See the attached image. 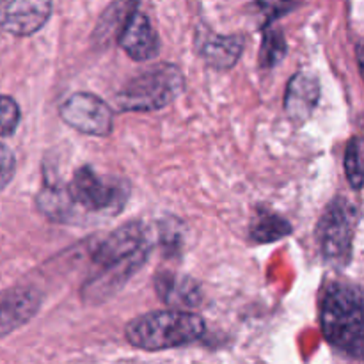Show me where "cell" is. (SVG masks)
<instances>
[{"mask_svg": "<svg viewBox=\"0 0 364 364\" xmlns=\"http://www.w3.org/2000/svg\"><path fill=\"white\" fill-rule=\"evenodd\" d=\"M137 4V0H116L112 6L107 9L105 16L100 21L98 31H116V28H123V25L127 23L128 18L134 13V7Z\"/></svg>", "mask_w": 364, "mask_h": 364, "instance_id": "obj_17", "label": "cell"}, {"mask_svg": "<svg viewBox=\"0 0 364 364\" xmlns=\"http://www.w3.org/2000/svg\"><path fill=\"white\" fill-rule=\"evenodd\" d=\"M181 224L180 220H173V223H160V242H162L164 247L167 249H180L181 242Z\"/></svg>", "mask_w": 364, "mask_h": 364, "instance_id": "obj_21", "label": "cell"}, {"mask_svg": "<svg viewBox=\"0 0 364 364\" xmlns=\"http://www.w3.org/2000/svg\"><path fill=\"white\" fill-rule=\"evenodd\" d=\"M320 326L326 341L348 358H363V294L348 283H334L322 299Z\"/></svg>", "mask_w": 364, "mask_h": 364, "instance_id": "obj_3", "label": "cell"}, {"mask_svg": "<svg viewBox=\"0 0 364 364\" xmlns=\"http://www.w3.org/2000/svg\"><path fill=\"white\" fill-rule=\"evenodd\" d=\"M60 119L73 130L95 137H109L114 127V112L100 96L75 92L59 109Z\"/></svg>", "mask_w": 364, "mask_h": 364, "instance_id": "obj_7", "label": "cell"}, {"mask_svg": "<svg viewBox=\"0 0 364 364\" xmlns=\"http://www.w3.org/2000/svg\"><path fill=\"white\" fill-rule=\"evenodd\" d=\"M151 251L149 230L141 220H130L109 233L92 252L95 272L82 287L85 304H102L117 294L146 263Z\"/></svg>", "mask_w": 364, "mask_h": 364, "instance_id": "obj_2", "label": "cell"}, {"mask_svg": "<svg viewBox=\"0 0 364 364\" xmlns=\"http://www.w3.org/2000/svg\"><path fill=\"white\" fill-rule=\"evenodd\" d=\"M297 4L299 0H256V7H258L259 13L265 18V27L267 25H272L277 18L294 11Z\"/></svg>", "mask_w": 364, "mask_h": 364, "instance_id": "obj_19", "label": "cell"}, {"mask_svg": "<svg viewBox=\"0 0 364 364\" xmlns=\"http://www.w3.org/2000/svg\"><path fill=\"white\" fill-rule=\"evenodd\" d=\"M205 320L192 311L164 309L128 322L124 336L132 347L144 352L171 350L194 343L205 334Z\"/></svg>", "mask_w": 364, "mask_h": 364, "instance_id": "obj_4", "label": "cell"}, {"mask_svg": "<svg viewBox=\"0 0 364 364\" xmlns=\"http://www.w3.org/2000/svg\"><path fill=\"white\" fill-rule=\"evenodd\" d=\"M20 107L11 96L0 95V137H9L20 124Z\"/></svg>", "mask_w": 364, "mask_h": 364, "instance_id": "obj_18", "label": "cell"}, {"mask_svg": "<svg viewBox=\"0 0 364 364\" xmlns=\"http://www.w3.org/2000/svg\"><path fill=\"white\" fill-rule=\"evenodd\" d=\"M320 100L318 77L311 71H299L290 78L284 96V110L295 124H302L311 117Z\"/></svg>", "mask_w": 364, "mask_h": 364, "instance_id": "obj_10", "label": "cell"}, {"mask_svg": "<svg viewBox=\"0 0 364 364\" xmlns=\"http://www.w3.org/2000/svg\"><path fill=\"white\" fill-rule=\"evenodd\" d=\"M290 233L291 224L287 219L277 215V213L267 212V210L259 212V215L252 220L251 230H249L251 240L256 242V244H270V242L288 237Z\"/></svg>", "mask_w": 364, "mask_h": 364, "instance_id": "obj_14", "label": "cell"}, {"mask_svg": "<svg viewBox=\"0 0 364 364\" xmlns=\"http://www.w3.org/2000/svg\"><path fill=\"white\" fill-rule=\"evenodd\" d=\"M345 173L347 180L354 191H361L363 187V151L361 139L354 137L347 146L345 153Z\"/></svg>", "mask_w": 364, "mask_h": 364, "instance_id": "obj_16", "label": "cell"}, {"mask_svg": "<svg viewBox=\"0 0 364 364\" xmlns=\"http://www.w3.org/2000/svg\"><path fill=\"white\" fill-rule=\"evenodd\" d=\"M16 173V159L11 148L0 142V191L11 183Z\"/></svg>", "mask_w": 364, "mask_h": 364, "instance_id": "obj_20", "label": "cell"}, {"mask_svg": "<svg viewBox=\"0 0 364 364\" xmlns=\"http://www.w3.org/2000/svg\"><path fill=\"white\" fill-rule=\"evenodd\" d=\"M358 206L347 198H334L323 210L316 228V242L323 262L336 269H343L352 259V244L358 230Z\"/></svg>", "mask_w": 364, "mask_h": 364, "instance_id": "obj_6", "label": "cell"}, {"mask_svg": "<svg viewBox=\"0 0 364 364\" xmlns=\"http://www.w3.org/2000/svg\"><path fill=\"white\" fill-rule=\"evenodd\" d=\"M284 55H287V41H284L283 32L267 25L262 48H259V64L262 68H274L284 59Z\"/></svg>", "mask_w": 364, "mask_h": 364, "instance_id": "obj_15", "label": "cell"}, {"mask_svg": "<svg viewBox=\"0 0 364 364\" xmlns=\"http://www.w3.org/2000/svg\"><path fill=\"white\" fill-rule=\"evenodd\" d=\"M130 198V185L121 178L102 176L91 166H82L66 187L43 188L38 206L55 223H82L98 217H116Z\"/></svg>", "mask_w": 364, "mask_h": 364, "instance_id": "obj_1", "label": "cell"}, {"mask_svg": "<svg viewBox=\"0 0 364 364\" xmlns=\"http://www.w3.org/2000/svg\"><path fill=\"white\" fill-rule=\"evenodd\" d=\"M244 52L242 36H219L206 32L199 45V53L208 66L215 70H231Z\"/></svg>", "mask_w": 364, "mask_h": 364, "instance_id": "obj_13", "label": "cell"}, {"mask_svg": "<svg viewBox=\"0 0 364 364\" xmlns=\"http://www.w3.org/2000/svg\"><path fill=\"white\" fill-rule=\"evenodd\" d=\"M39 309V297L32 288H13L0 294V338L27 323Z\"/></svg>", "mask_w": 364, "mask_h": 364, "instance_id": "obj_11", "label": "cell"}, {"mask_svg": "<svg viewBox=\"0 0 364 364\" xmlns=\"http://www.w3.org/2000/svg\"><path fill=\"white\" fill-rule=\"evenodd\" d=\"M52 16V0H0V27L7 34L27 38Z\"/></svg>", "mask_w": 364, "mask_h": 364, "instance_id": "obj_8", "label": "cell"}, {"mask_svg": "<svg viewBox=\"0 0 364 364\" xmlns=\"http://www.w3.org/2000/svg\"><path fill=\"white\" fill-rule=\"evenodd\" d=\"M155 290L160 301L171 308H196L203 301V290L198 281L171 270L156 274Z\"/></svg>", "mask_w": 364, "mask_h": 364, "instance_id": "obj_12", "label": "cell"}, {"mask_svg": "<svg viewBox=\"0 0 364 364\" xmlns=\"http://www.w3.org/2000/svg\"><path fill=\"white\" fill-rule=\"evenodd\" d=\"M119 46L130 59L137 63L153 59L159 53L160 39L146 14L134 11L123 25L119 34Z\"/></svg>", "mask_w": 364, "mask_h": 364, "instance_id": "obj_9", "label": "cell"}, {"mask_svg": "<svg viewBox=\"0 0 364 364\" xmlns=\"http://www.w3.org/2000/svg\"><path fill=\"white\" fill-rule=\"evenodd\" d=\"M183 73L174 64H159L132 78L116 95V103L124 112H151L166 109L183 92Z\"/></svg>", "mask_w": 364, "mask_h": 364, "instance_id": "obj_5", "label": "cell"}]
</instances>
